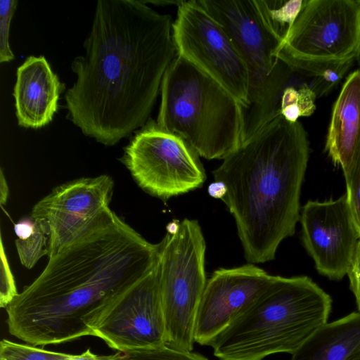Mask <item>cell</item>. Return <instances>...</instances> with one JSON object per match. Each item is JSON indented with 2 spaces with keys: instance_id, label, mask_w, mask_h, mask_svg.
I'll return each instance as SVG.
<instances>
[{
  "instance_id": "1",
  "label": "cell",
  "mask_w": 360,
  "mask_h": 360,
  "mask_svg": "<svg viewBox=\"0 0 360 360\" xmlns=\"http://www.w3.org/2000/svg\"><path fill=\"white\" fill-rule=\"evenodd\" d=\"M172 24L142 0L97 1L65 94L68 118L83 134L111 146L148 122L176 55Z\"/></svg>"
},
{
  "instance_id": "2",
  "label": "cell",
  "mask_w": 360,
  "mask_h": 360,
  "mask_svg": "<svg viewBox=\"0 0 360 360\" xmlns=\"http://www.w3.org/2000/svg\"><path fill=\"white\" fill-rule=\"evenodd\" d=\"M148 242L109 207L6 308L11 335L33 346L93 335L102 316L159 259Z\"/></svg>"
},
{
  "instance_id": "3",
  "label": "cell",
  "mask_w": 360,
  "mask_h": 360,
  "mask_svg": "<svg viewBox=\"0 0 360 360\" xmlns=\"http://www.w3.org/2000/svg\"><path fill=\"white\" fill-rule=\"evenodd\" d=\"M309 155L300 122L278 115L223 159L213 171L226 193L245 257L251 264L275 258L300 218V193Z\"/></svg>"
},
{
  "instance_id": "4",
  "label": "cell",
  "mask_w": 360,
  "mask_h": 360,
  "mask_svg": "<svg viewBox=\"0 0 360 360\" xmlns=\"http://www.w3.org/2000/svg\"><path fill=\"white\" fill-rule=\"evenodd\" d=\"M332 298L307 276H274L269 285L208 345L219 360L293 354L328 322Z\"/></svg>"
},
{
  "instance_id": "5",
  "label": "cell",
  "mask_w": 360,
  "mask_h": 360,
  "mask_svg": "<svg viewBox=\"0 0 360 360\" xmlns=\"http://www.w3.org/2000/svg\"><path fill=\"white\" fill-rule=\"evenodd\" d=\"M157 124L207 160L224 159L245 136L244 108L224 87L176 55L161 84Z\"/></svg>"
},
{
  "instance_id": "6",
  "label": "cell",
  "mask_w": 360,
  "mask_h": 360,
  "mask_svg": "<svg viewBox=\"0 0 360 360\" xmlns=\"http://www.w3.org/2000/svg\"><path fill=\"white\" fill-rule=\"evenodd\" d=\"M225 29L249 75V105L244 110V140L278 115L281 96L293 71L276 53L281 39L270 26L259 0H200Z\"/></svg>"
},
{
  "instance_id": "7",
  "label": "cell",
  "mask_w": 360,
  "mask_h": 360,
  "mask_svg": "<svg viewBox=\"0 0 360 360\" xmlns=\"http://www.w3.org/2000/svg\"><path fill=\"white\" fill-rule=\"evenodd\" d=\"M159 286L165 323V345L193 349L194 327L207 283L206 244L197 220L184 219L159 243Z\"/></svg>"
},
{
  "instance_id": "8",
  "label": "cell",
  "mask_w": 360,
  "mask_h": 360,
  "mask_svg": "<svg viewBox=\"0 0 360 360\" xmlns=\"http://www.w3.org/2000/svg\"><path fill=\"white\" fill-rule=\"evenodd\" d=\"M359 39V0H304L276 56L293 72L314 78L354 60Z\"/></svg>"
},
{
  "instance_id": "9",
  "label": "cell",
  "mask_w": 360,
  "mask_h": 360,
  "mask_svg": "<svg viewBox=\"0 0 360 360\" xmlns=\"http://www.w3.org/2000/svg\"><path fill=\"white\" fill-rule=\"evenodd\" d=\"M198 156L184 139L150 120L125 147L120 160L142 190L166 201L202 186L206 175Z\"/></svg>"
},
{
  "instance_id": "10",
  "label": "cell",
  "mask_w": 360,
  "mask_h": 360,
  "mask_svg": "<svg viewBox=\"0 0 360 360\" xmlns=\"http://www.w3.org/2000/svg\"><path fill=\"white\" fill-rule=\"evenodd\" d=\"M177 7L172 24L176 55L217 81L247 109L248 71L231 38L198 1H182Z\"/></svg>"
},
{
  "instance_id": "11",
  "label": "cell",
  "mask_w": 360,
  "mask_h": 360,
  "mask_svg": "<svg viewBox=\"0 0 360 360\" xmlns=\"http://www.w3.org/2000/svg\"><path fill=\"white\" fill-rule=\"evenodd\" d=\"M93 335L117 352L165 345L159 259L149 273L116 300L94 327Z\"/></svg>"
},
{
  "instance_id": "12",
  "label": "cell",
  "mask_w": 360,
  "mask_h": 360,
  "mask_svg": "<svg viewBox=\"0 0 360 360\" xmlns=\"http://www.w3.org/2000/svg\"><path fill=\"white\" fill-rule=\"evenodd\" d=\"M114 181L107 175L82 177L55 187L32 207L49 233L48 258L79 238L111 201Z\"/></svg>"
},
{
  "instance_id": "13",
  "label": "cell",
  "mask_w": 360,
  "mask_h": 360,
  "mask_svg": "<svg viewBox=\"0 0 360 360\" xmlns=\"http://www.w3.org/2000/svg\"><path fill=\"white\" fill-rule=\"evenodd\" d=\"M300 221L303 245L316 270L330 280H341L360 238L346 193L335 200L307 201Z\"/></svg>"
},
{
  "instance_id": "14",
  "label": "cell",
  "mask_w": 360,
  "mask_h": 360,
  "mask_svg": "<svg viewBox=\"0 0 360 360\" xmlns=\"http://www.w3.org/2000/svg\"><path fill=\"white\" fill-rule=\"evenodd\" d=\"M273 278L253 264L214 271L207 281L198 306L195 342L208 346L261 294Z\"/></svg>"
},
{
  "instance_id": "15",
  "label": "cell",
  "mask_w": 360,
  "mask_h": 360,
  "mask_svg": "<svg viewBox=\"0 0 360 360\" xmlns=\"http://www.w3.org/2000/svg\"><path fill=\"white\" fill-rule=\"evenodd\" d=\"M44 56H30L17 68L13 95L18 124L38 129L49 124L64 89Z\"/></svg>"
},
{
  "instance_id": "16",
  "label": "cell",
  "mask_w": 360,
  "mask_h": 360,
  "mask_svg": "<svg viewBox=\"0 0 360 360\" xmlns=\"http://www.w3.org/2000/svg\"><path fill=\"white\" fill-rule=\"evenodd\" d=\"M360 136V68L346 78L332 110L325 150L342 171L349 165Z\"/></svg>"
},
{
  "instance_id": "17",
  "label": "cell",
  "mask_w": 360,
  "mask_h": 360,
  "mask_svg": "<svg viewBox=\"0 0 360 360\" xmlns=\"http://www.w3.org/2000/svg\"><path fill=\"white\" fill-rule=\"evenodd\" d=\"M360 359V312L327 323L293 354L291 360Z\"/></svg>"
},
{
  "instance_id": "18",
  "label": "cell",
  "mask_w": 360,
  "mask_h": 360,
  "mask_svg": "<svg viewBox=\"0 0 360 360\" xmlns=\"http://www.w3.org/2000/svg\"><path fill=\"white\" fill-rule=\"evenodd\" d=\"M259 2L271 27L281 39L282 45L303 6L304 0H259Z\"/></svg>"
},
{
  "instance_id": "19",
  "label": "cell",
  "mask_w": 360,
  "mask_h": 360,
  "mask_svg": "<svg viewBox=\"0 0 360 360\" xmlns=\"http://www.w3.org/2000/svg\"><path fill=\"white\" fill-rule=\"evenodd\" d=\"M316 96L311 86L303 83L299 87L285 86L281 96L278 114L290 122L300 117L311 115L316 109Z\"/></svg>"
},
{
  "instance_id": "20",
  "label": "cell",
  "mask_w": 360,
  "mask_h": 360,
  "mask_svg": "<svg viewBox=\"0 0 360 360\" xmlns=\"http://www.w3.org/2000/svg\"><path fill=\"white\" fill-rule=\"evenodd\" d=\"M34 219L36 227L32 234L27 238H17L15 241L20 262L27 269L32 268L41 257L48 255L49 233L46 226L42 220Z\"/></svg>"
},
{
  "instance_id": "21",
  "label": "cell",
  "mask_w": 360,
  "mask_h": 360,
  "mask_svg": "<svg viewBox=\"0 0 360 360\" xmlns=\"http://www.w3.org/2000/svg\"><path fill=\"white\" fill-rule=\"evenodd\" d=\"M70 355L33 345L15 343L6 339L0 342V360H68Z\"/></svg>"
},
{
  "instance_id": "22",
  "label": "cell",
  "mask_w": 360,
  "mask_h": 360,
  "mask_svg": "<svg viewBox=\"0 0 360 360\" xmlns=\"http://www.w3.org/2000/svg\"><path fill=\"white\" fill-rule=\"evenodd\" d=\"M346 194L352 217L360 235V136L349 165L343 171Z\"/></svg>"
},
{
  "instance_id": "23",
  "label": "cell",
  "mask_w": 360,
  "mask_h": 360,
  "mask_svg": "<svg viewBox=\"0 0 360 360\" xmlns=\"http://www.w3.org/2000/svg\"><path fill=\"white\" fill-rule=\"evenodd\" d=\"M117 360H209L192 352L180 351L166 345L158 347L119 352Z\"/></svg>"
},
{
  "instance_id": "24",
  "label": "cell",
  "mask_w": 360,
  "mask_h": 360,
  "mask_svg": "<svg viewBox=\"0 0 360 360\" xmlns=\"http://www.w3.org/2000/svg\"><path fill=\"white\" fill-rule=\"evenodd\" d=\"M16 0L0 1V63H7L14 59L10 46L9 33L11 20L17 8Z\"/></svg>"
},
{
  "instance_id": "25",
  "label": "cell",
  "mask_w": 360,
  "mask_h": 360,
  "mask_svg": "<svg viewBox=\"0 0 360 360\" xmlns=\"http://www.w3.org/2000/svg\"><path fill=\"white\" fill-rule=\"evenodd\" d=\"M354 60L338 63L312 78L311 88L316 98L328 94L342 79Z\"/></svg>"
},
{
  "instance_id": "26",
  "label": "cell",
  "mask_w": 360,
  "mask_h": 360,
  "mask_svg": "<svg viewBox=\"0 0 360 360\" xmlns=\"http://www.w3.org/2000/svg\"><path fill=\"white\" fill-rule=\"evenodd\" d=\"M0 249V307L1 308H6L18 293L17 292L14 277L6 257L1 236Z\"/></svg>"
},
{
  "instance_id": "27",
  "label": "cell",
  "mask_w": 360,
  "mask_h": 360,
  "mask_svg": "<svg viewBox=\"0 0 360 360\" xmlns=\"http://www.w3.org/2000/svg\"><path fill=\"white\" fill-rule=\"evenodd\" d=\"M347 275L350 290L355 297L358 311L360 312V238L356 243Z\"/></svg>"
},
{
  "instance_id": "28",
  "label": "cell",
  "mask_w": 360,
  "mask_h": 360,
  "mask_svg": "<svg viewBox=\"0 0 360 360\" xmlns=\"http://www.w3.org/2000/svg\"><path fill=\"white\" fill-rule=\"evenodd\" d=\"M119 352L108 356H99L93 354L89 349L80 354H71L68 360H117Z\"/></svg>"
},
{
  "instance_id": "29",
  "label": "cell",
  "mask_w": 360,
  "mask_h": 360,
  "mask_svg": "<svg viewBox=\"0 0 360 360\" xmlns=\"http://www.w3.org/2000/svg\"><path fill=\"white\" fill-rule=\"evenodd\" d=\"M208 193L212 198L221 200L226 193V188L222 182L214 181L209 185Z\"/></svg>"
},
{
  "instance_id": "30",
  "label": "cell",
  "mask_w": 360,
  "mask_h": 360,
  "mask_svg": "<svg viewBox=\"0 0 360 360\" xmlns=\"http://www.w3.org/2000/svg\"><path fill=\"white\" fill-rule=\"evenodd\" d=\"M9 195L8 186L3 172L1 169L0 172V203L1 205H6Z\"/></svg>"
},
{
  "instance_id": "31",
  "label": "cell",
  "mask_w": 360,
  "mask_h": 360,
  "mask_svg": "<svg viewBox=\"0 0 360 360\" xmlns=\"http://www.w3.org/2000/svg\"><path fill=\"white\" fill-rule=\"evenodd\" d=\"M145 4H152L156 6H168V5H176L179 6L182 1H144L142 0Z\"/></svg>"
},
{
  "instance_id": "32",
  "label": "cell",
  "mask_w": 360,
  "mask_h": 360,
  "mask_svg": "<svg viewBox=\"0 0 360 360\" xmlns=\"http://www.w3.org/2000/svg\"><path fill=\"white\" fill-rule=\"evenodd\" d=\"M179 224H180V222H179V221H176V220L170 222L167 226V228H166L167 233H168L169 234L175 233L179 229Z\"/></svg>"
},
{
  "instance_id": "33",
  "label": "cell",
  "mask_w": 360,
  "mask_h": 360,
  "mask_svg": "<svg viewBox=\"0 0 360 360\" xmlns=\"http://www.w3.org/2000/svg\"><path fill=\"white\" fill-rule=\"evenodd\" d=\"M356 58L358 59V60L360 63V39H359V46H358Z\"/></svg>"
},
{
  "instance_id": "34",
  "label": "cell",
  "mask_w": 360,
  "mask_h": 360,
  "mask_svg": "<svg viewBox=\"0 0 360 360\" xmlns=\"http://www.w3.org/2000/svg\"><path fill=\"white\" fill-rule=\"evenodd\" d=\"M352 360H360V359H352Z\"/></svg>"
}]
</instances>
